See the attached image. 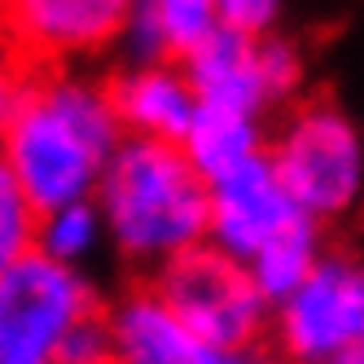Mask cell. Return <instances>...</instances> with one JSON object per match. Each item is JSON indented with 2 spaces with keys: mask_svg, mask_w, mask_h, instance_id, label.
Masks as SVG:
<instances>
[{
  "mask_svg": "<svg viewBox=\"0 0 364 364\" xmlns=\"http://www.w3.org/2000/svg\"><path fill=\"white\" fill-rule=\"evenodd\" d=\"M185 149V159L193 163V171L202 180H215L232 167H242L246 159L264 154L268 145V119L250 114L237 106H215V101H198V110L189 119V127L176 141Z\"/></svg>",
  "mask_w": 364,
  "mask_h": 364,
  "instance_id": "cell-13",
  "label": "cell"
},
{
  "mask_svg": "<svg viewBox=\"0 0 364 364\" xmlns=\"http://www.w3.org/2000/svg\"><path fill=\"white\" fill-rule=\"evenodd\" d=\"M329 364H364V351H347V355H338V360H329Z\"/></svg>",
  "mask_w": 364,
  "mask_h": 364,
  "instance_id": "cell-20",
  "label": "cell"
},
{
  "mask_svg": "<svg viewBox=\"0 0 364 364\" xmlns=\"http://www.w3.org/2000/svg\"><path fill=\"white\" fill-rule=\"evenodd\" d=\"M62 364H110V329H106V307L92 311L88 321L75 325V333L66 338Z\"/></svg>",
  "mask_w": 364,
  "mask_h": 364,
  "instance_id": "cell-18",
  "label": "cell"
},
{
  "mask_svg": "<svg viewBox=\"0 0 364 364\" xmlns=\"http://www.w3.org/2000/svg\"><path fill=\"white\" fill-rule=\"evenodd\" d=\"M36 220L40 206L22 193L14 171L0 163V268H9L14 259L36 250Z\"/></svg>",
  "mask_w": 364,
  "mask_h": 364,
  "instance_id": "cell-16",
  "label": "cell"
},
{
  "mask_svg": "<svg viewBox=\"0 0 364 364\" xmlns=\"http://www.w3.org/2000/svg\"><path fill=\"white\" fill-rule=\"evenodd\" d=\"M106 92L123 136L141 141H180L198 110V92L176 58H119Z\"/></svg>",
  "mask_w": 364,
  "mask_h": 364,
  "instance_id": "cell-11",
  "label": "cell"
},
{
  "mask_svg": "<svg viewBox=\"0 0 364 364\" xmlns=\"http://www.w3.org/2000/svg\"><path fill=\"white\" fill-rule=\"evenodd\" d=\"M268 343L281 364H329L364 347V268L351 250H333L268 307Z\"/></svg>",
  "mask_w": 364,
  "mask_h": 364,
  "instance_id": "cell-5",
  "label": "cell"
},
{
  "mask_svg": "<svg viewBox=\"0 0 364 364\" xmlns=\"http://www.w3.org/2000/svg\"><path fill=\"white\" fill-rule=\"evenodd\" d=\"M132 0H0V40L27 66H97L114 58Z\"/></svg>",
  "mask_w": 364,
  "mask_h": 364,
  "instance_id": "cell-8",
  "label": "cell"
},
{
  "mask_svg": "<svg viewBox=\"0 0 364 364\" xmlns=\"http://www.w3.org/2000/svg\"><path fill=\"white\" fill-rule=\"evenodd\" d=\"M316 224L285 193L268 154H255L242 167L206 180V242L246 268L281 237Z\"/></svg>",
  "mask_w": 364,
  "mask_h": 364,
  "instance_id": "cell-9",
  "label": "cell"
},
{
  "mask_svg": "<svg viewBox=\"0 0 364 364\" xmlns=\"http://www.w3.org/2000/svg\"><path fill=\"white\" fill-rule=\"evenodd\" d=\"M325 224H307L299 232H290V237H281L277 246H268L264 255H255L246 272L250 281L259 285V294L268 299V307L285 294V290H294V285L311 272V264L325 255Z\"/></svg>",
  "mask_w": 364,
  "mask_h": 364,
  "instance_id": "cell-15",
  "label": "cell"
},
{
  "mask_svg": "<svg viewBox=\"0 0 364 364\" xmlns=\"http://www.w3.org/2000/svg\"><path fill=\"white\" fill-rule=\"evenodd\" d=\"M92 206L106 250L141 272L206 242V180L176 141L123 136L92 189Z\"/></svg>",
  "mask_w": 364,
  "mask_h": 364,
  "instance_id": "cell-2",
  "label": "cell"
},
{
  "mask_svg": "<svg viewBox=\"0 0 364 364\" xmlns=\"http://www.w3.org/2000/svg\"><path fill=\"white\" fill-rule=\"evenodd\" d=\"M180 66H185L198 101L237 106L264 119H272L294 97H303V84H307L303 48L281 31L242 36V31L215 27L180 58Z\"/></svg>",
  "mask_w": 364,
  "mask_h": 364,
  "instance_id": "cell-6",
  "label": "cell"
},
{
  "mask_svg": "<svg viewBox=\"0 0 364 364\" xmlns=\"http://www.w3.org/2000/svg\"><path fill=\"white\" fill-rule=\"evenodd\" d=\"M149 290L159 294L189 329L215 343L259 347L268 333V299L259 294L250 272L215 250L211 242H198L185 255L167 259L149 272Z\"/></svg>",
  "mask_w": 364,
  "mask_h": 364,
  "instance_id": "cell-7",
  "label": "cell"
},
{
  "mask_svg": "<svg viewBox=\"0 0 364 364\" xmlns=\"http://www.w3.org/2000/svg\"><path fill=\"white\" fill-rule=\"evenodd\" d=\"M22 80H27V62L18 58V48L0 40V136L9 127V114L18 106V92H22Z\"/></svg>",
  "mask_w": 364,
  "mask_h": 364,
  "instance_id": "cell-19",
  "label": "cell"
},
{
  "mask_svg": "<svg viewBox=\"0 0 364 364\" xmlns=\"http://www.w3.org/2000/svg\"><path fill=\"white\" fill-rule=\"evenodd\" d=\"M119 141L123 127L97 66H27L0 136V163L44 211L70 198H92Z\"/></svg>",
  "mask_w": 364,
  "mask_h": 364,
  "instance_id": "cell-1",
  "label": "cell"
},
{
  "mask_svg": "<svg viewBox=\"0 0 364 364\" xmlns=\"http://www.w3.org/2000/svg\"><path fill=\"white\" fill-rule=\"evenodd\" d=\"M36 250L66 268L88 272V264L106 250V228H101L92 198H70L58 206H44L36 220Z\"/></svg>",
  "mask_w": 364,
  "mask_h": 364,
  "instance_id": "cell-14",
  "label": "cell"
},
{
  "mask_svg": "<svg viewBox=\"0 0 364 364\" xmlns=\"http://www.w3.org/2000/svg\"><path fill=\"white\" fill-rule=\"evenodd\" d=\"M106 329H110V364H272L264 343L232 347L202 338L149 285H136L114 307H106Z\"/></svg>",
  "mask_w": 364,
  "mask_h": 364,
  "instance_id": "cell-10",
  "label": "cell"
},
{
  "mask_svg": "<svg viewBox=\"0 0 364 364\" xmlns=\"http://www.w3.org/2000/svg\"><path fill=\"white\" fill-rule=\"evenodd\" d=\"M215 18L228 31L268 36V31H281L285 0H215Z\"/></svg>",
  "mask_w": 364,
  "mask_h": 364,
  "instance_id": "cell-17",
  "label": "cell"
},
{
  "mask_svg": "<svg viewBox=\"0 0 364 364\" xmlns=\"http://www.w3.org/2000/svg\"><path fill=\"white\" fill-rule=\"evenodd\" d=\"M220 27L215 0H132L114 58H185Z\"/></svg>",
  "mask_w": 364,
  "mask_h": 364,
  "instance_id": "cell-12",
  "label": "cell"
},
{
  "mask_svg": "<svg viewBox=\"0 0 364 364\" xmlns=\"http://www.w3.org/2000/svg\"><path fill=\"white\" fill-rule=\"evenodd\" d=\"M268 127V163L316 224H343L364 198V136L333 97H294Z\"/></svg>",
  "mask_w": 364,
  "mask_h": 364,
  "instance_id": "cell-3",
  "label": "cell"
},
{
  "mask_svg": "<svg viewBox=\"0 0 364 364\" xmlns=\"http://www.w3.org/2000/svg\"><path fill=\"white\" fill-rule=\"evenodd\" d=\"M101 311L84 268L27 250L0 268V364H62L75 325Z\"/></svg>",
  "mask_w": 364,
  "mask_h": 364,
  "instance_id": "cell-4",
  "label": "cell"
}]
</instances>
